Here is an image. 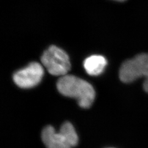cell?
Listing matches in <instances>:
<instances>
[{"instance_id":"4","label":"cell","mask_w":148,"mask_h":148,"mask_svg":"<svg viewBox=\"0 0 148 148\" xmlns=\"http://www.w3.org/2000/svg\"><path fill=\"white\" fill-rule=\"evenodd\" d=\"M44 74L43 66L37 62H32L16 72L13 79L16 85L21 88H30L37 86Z\"/></svg>"},{"instance_id":"8","label":"cell","mask_w":148,"mask_h":148,"mask_svg":"<svg viewBox=\"0 0 148 148\" xmlns=\"http://www.w3.org/2000/svg\"><path fill=\"white\" fill-rule=\"evenodd\" d=\"M115 1H124L125 0H115Z\"/></svg>"},{"instance_id":"1","label":"cell","mask_w":148,"mask_h":148,"mask_svg":"<svg viewBox=\"0 0 148 148\" xmlns=\"http://www.w3.org/2000/svg\"><path fill=\"white\" fill-rule=\"evenodd\" d=\"M57 87L63 95L76 99L82 108H89L95 99V90L89 82L71 75L62 76L58 80Z\"/></svg>"},{"instance_id":"7","label":"cell","mask_w":148,"mask_h":148,"mask_svg":"<svg viewBox=\"0 0 148 148\" xmlns=\"http://www.w3.org/2000/svg\"><path fill=\"white\" fill-rule=\"evenodd\" d=\"M59 132L63 136L72 148L77 145L79 137L73 125L70 122H64Z\"/></svg>"},{"instance_id":"6","label":"cell","mask_w":148,"mask_h":148,"mask_svg":"<svg viewBox=\"0 0 148 148\" xmlns=\"http://www.w3.org/2000/svg\"><path fill=\"white\" fill-rule=\"evenodd\" d=\"M106 64L105 57L100 55H93L85 59L84 66L87 74L97 76L103 72Z\"/></svg>"},{"instance_id":"5","label":"cell","mask_w":148,"mask_h":148,"mask_svg":"<svg viewBox=\"0 0 148 148\" xmlns=\"http://www.w3.org/2000/svg\"><path fill=\"white\" fill-rule=\"evenodd\" d=\"M41 138L46 148H71L66 139L59 132H56L51 126L45 127L42 131Z\"/></svg>"},{"instance_id":"2","label":"cell","mask_w":148,"mask_h":148,"mask_svg":"<svg viewBox=\"0 0 148 148\" xmlns=\"http://www.w3.org/2000/svg\"><path fill=\"white\" fill-rule=\"evenodd\" d=\"M119 76L122 81L125 83L144 77L143 88L148 92V53L138 54L125 61L120 69Z\"/></svg>"},{"instance_id":"3","label":"cell","mask_w":148,"mask_h":148,"mask_svg":"<svg viewBox=\"0 0 148 148\" xmlns=\"http://www.w3.org/2000/svg\"><path fill=\"white\" fill-rule=\"evenodd\" d=\"M41 60L49 74L54 76H65L71 68L68 54L56 46H51L47 49L43 53Z\"/></svg>"}]
</instances>
